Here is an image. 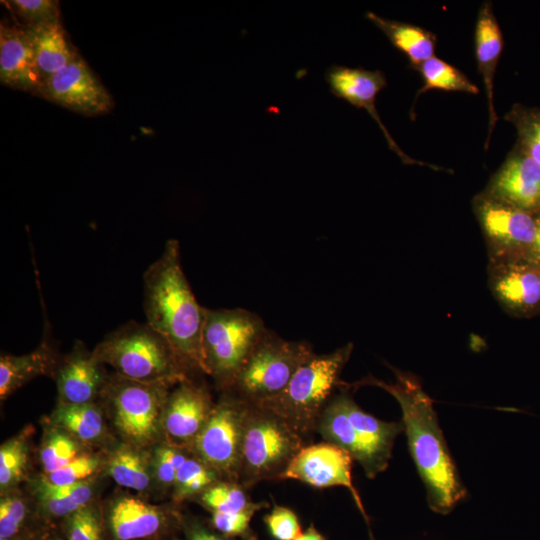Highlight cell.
<instances>
[{"label":"cell","instance_id":"cell-1","mask_svg":"<svg viewBox=\"0 0 540 540\" xmlns=\"http://www.w3.org/2000/svg\"><path fill=\"white\" fill-rule=\"evenodd\" d=\"M387 365L394 373L393 383L368 375L348 386H375L395 398L401 408L410 455L426 488L429 508L447 515L466 498L467 490L440 428L433 400L416 375Z\"/></svg>","mask_w":540,"mask_h":540},{"label":"cell","instance_id":"cell-2","mask_svg":"<svg viewBox=\"0 0 540 540\" xmlns=\"http://www.w3.org/2000/svg\"><path fill=\"white\" fill-rule=\"evenodd\" d=\"M143 281L147 323L169 342L190 372L207 374L202 353L205 308L197 302L183 272L177 240L166 242Z\"/></svg>","mask_w":540,"mask_h":540},{"label":"cell","instance_id":"cell-3","mask_svg":"<svg viewBox=\"0 0 540 540\" xmlns=\"http://www.w3.org/2000/svg\"><path fill=\"white\" fill-rule=\"evenodd\" d=\"M403 431L402 421H383L364 411L347 383L330 399L315 428L324 441L346 450L369 479L387 469L395 440Z\"/></svg>","mask_w":540,"mask_h":540},{"label":"cell","instance_id":"cell-4","mask_svg":"<svg viewBox=\"0 0 540 540\" xmlns=\"http://www.w3.org/2000/svg\"><path fill=\"white\" fill-rule=\"evenodd\" d=\"M93 353L116 374L137 382L174 385L189 370L169 342L148 323L129 321L100 342Z\"/></svg>","mask_w":540,"mask_h":540},{"label":"cell","instance_id":"cell-5","mask_svg":"<svg viewBox=\"0 0 540 540\" xmlns=\"http://www.w3.org/2000/svg\"><path fill=\"white\" fill-rule=\"evenodd\" d=\"M352 351L353 343H347L330 353H314L280 394L256 405L280 416L306 440L335 391L346 385L340 376Z\"/></svg>","mask_w":540,"mask_h":540},{"label":"cell","instance_id":"cell-6","mask_svg":"<svg viewBox=\"0 0 540 540\" xmlns=\"http://www.w3.org/2000/svg\"><path fill=\"white\" fill-rule=\"evenodd\" d=\"M262 318L243 308H205L202 353L207 375L222 390L234 383L250 353L267 332Z\"/></svg>","mask_w":540,"mask_h":540},{"label":"cell","instance_id":"cell-7","mask_svg":"<svg viewBox=\"0 0 540 540\" xmlns=\"http://www.w3.org/2000/svg\"><path fill=\"white\" fill-rule=\"evenodd\" d=\"M305 445V439L280 416L248 403L239 483L249 489L265 480L280 479Z\"/></svg>","mask_w":540,"mask_h":540},{"label":"cell","instance_id":"cell-8","mask_svg":"<svg viewBox=\"0 0 540 540\" xmlns=\"http://www.w3.org/2000/svg\"><path fill=\"white\" fill-rule=\"evenodd\" d=\"M314 353L308 342L285 340L268 329L226 391L251 404L267 401L285 389Z\"/></svg>","mask_w":540,"mask_h":540},{"label":"cell","instance_id":"cell-9","mask_svg":"<svg viewBox=\"0 0 540 540\" xmlns=\"http://www.w3.org/2000/svg\"><path fill=\"white\" fill-rule=\"evenodd\" d=\"M248 402L223 391L190 450L223 480L239 482Z\"/></svg>","mask_w":540,"mask_h":540},{"label":"cell","instance_id":"cell-10","mask_svg":"<svg viewBox=\"0 0 540 540\" xmlns=\"http://www.w3.org/2000/svg\"><path fill=\"white\" fill-rule=\"evenodd\" d=\"M169 387L137 382L117 374L106 383L103 391L113 405L115 424L132 444L145 446L160 435Z\"/></svg>","mask_w":540,"mask_h":540},{"label":"cell","instance_id":"cell-11","mask_svg":"<svg viewBox=\"0 0 540 540\" xmlns=\"http://www.w3.org/2000/svg\"><path fill=\"white\" fill-rule=\"evenodd\" d=\"M489 260L530 257L535 243L534 215L481 191L472 199Z\"/></svg>","mask_w":540,"mask_h":540},{"label":"cell","instance_id":"cell-12","mask_svg":"<svg viewBox=\"0 0 540 540\" xmlns=\"http://www.w3.org/2000/svg\"><path fill=\"white\" fill-rule=\"evenodd\" d=\"M354 459L343 448L323 441L306 444L295 455L279 480H296L316 489L346 488L369 526V517L353 484Z\"/></svg>","mask_w":540,"mask_h":540},{"label":"cell","instance_id":"cell-13","mask_svg":"<svg viewBox=\"0 0 540 540\" xmlns=\"http://www.w3.org/2000/svg\"><path fill=\"white\" fill-rule=\"evenodd\" d=\"M487 274L492 295L508 315L528 319L540 314V261L489 260Z\"/></svg>","mask_w":540,"mask_h":540},{"label":"cell","instance_id":"cell-14","mask_svg":"<svg viewBox=\"0 0 540 540\" xmlns=\"http://www.w3.org/2000/svg\"><path fill=\"white\" fill-rule=\"evenodd\" d=\"M39 95L87 116L106 114L114 105L110 92L79 54L44 81Z\"/></svg>","mask_w":540,"mask_h":540},{"label":"cell","instance_id":"cell-15","mask_svg":"<svg viewBox=\"0 0 540 540\" xmlns=\"http://www.w3.org/2000/svg\"><path fill=\"white\" fill-rule=\"evenodd\" d=\"M106 540H162L181 529L182 517L134 497H119L103 511Z\"/></svg>","mask_w":540,"mask_h":540},{"label":"cell","instance_id":"cell-16","mask_svg":"<svg viewBox=\"0 0 540 540\" xmlns=\"http://www.w3.org/2000/svg\"><path fill=\"white\" fill-rule=\"evenodd\" d=\"M325 80L334 96L369 113L383 132L389 148L397 154L404 164H417L436 170L441 169L413 159L404 153L383 124L375 105L377 95L387 86L386 76L381 70H368L362 67L351 68L333 64L326 70Z\"/></svg>","mask_w":540,"mask_h":540},{"label":"cell","instance_id":"cell-17","mask_svg":"<svg viewBox=\"0 0 540 540\" xmlns=\"http://www.w3.org/2000/svg\"><path fill=\"white\" fill-rule=\"evenodd\" d=\"M177 385L168 394L162 430L168 443L190 449L207 422L214 404L206 388L189 377Z\"/></svg>","mask_w":540,"mask_h":540},{"label":"cell","instance_id":"cell-18","mask_svg":"<svg viewBox=\"0 0 540 540\" xmlns=\"http://www.w3.org/2000/svg\"><path fill=\"white\" fill-rule=\"evenodd\" d=\"M483 192L535 214L540 211V165L515 144Z\"/></svg>","mask_w":540,"mask_h":540},{"label":"cell","instance_id":"cell-19","mask_svg":"<svg viewBox=\"0 0 540 540\" xmlns=\"http://www.w3.org/2000/svg\"><path fill=\"white\" fill-rule=\"evenodd\" d=\"M0 81L13 89L40 94L43 81L24 26H0Z\"/></svg>","mask_w":540,"mask_h":540},{"label":"cell","instance_id":"cell-20","mask_svg":"<svg viewBox=\"0 0 540 540\" xmlns=\"http://www.w3.org/2000/svg\"><path fill=\"white\" fill-rule=\"evenodd\" d=\"M102 364L93 352H87L81 343H77L56 372L61 403H92L107 383Z\"/></svg>","mask_w":540,"mask_h":540},{"label":"cell","instance_id":"cell-21","mask_svg":"<svg viewBox=\"0 0 540 540\" xmlns=\"http://www.w3.org/2000/svg\"><path fill=\"white\" fill-rule=\"evenodd\" d=\"M503 47V34L493 12L492 3L485 1L479 8L475 26V55L487 98L488 132L484 146L486 150L498 120L494 105V78Z\"/></svg>","mask_w":540,"mask_h":540},{"label":"cell","instance_id":"cell-22","mask_svg":"<svg viewBox=\"0 0 540 540\" xmlns=\"http://www.w3.org/2000/svg\"><path fill=\"white\" fill-rule=\"evenodd\" d=\"M25 29L43 83L51 75L71 63L78 55L61 22L25 27Z\"/></svg>","mask_w":540,"mask_h":540},{"label":"cell","instance_id":"cell-23","mask_svg":"<svg viewBox=\"0 0 540 540\" xmlns=\"http://www.w3.org/2000/svg\"><path fill=\"white\" fill-rule=\"evenodd\" d=\"M35 487L38 518L42 523L55 525L79 509L91 504L94 490L89 481L58 486L41 479Z\"/></svg>","mask_w":540,"mask_h":540},{"label":"cell","instance_id":"cell-24","mask_svg":"<svg viewBox=\"0 0 540 540\" xmlns=\"http://www.w3.org/2000/svg\"><path fill=\"white\" fill-rule=\"evenodd\" d=\"M365 17L384 33L396 49L405 54L412 69L435 56L437 38L431 31L386 19L370 11L365 13Z\"/></svg>","mask_w":540,"mask_h":540},{"label":"cell","instance_id":"cell-25","mask_svg":"<svg viewBox=\"0 0 540 540\" xmlns=\"http://www.w3.org/2000/svg\"><path fill=\"white\" fill-rule=\"evenodd\" d=\"M55 365L51 348L42 342L28 354L16 356L2 354L0 358V398L10 394L31 379L50 372Z\"/></svg>","mask_w":540,"mask_h":540},{"label":"cell","instance_id":"cell-26","mask_svg":"<svg viewBox=\"0 0 540 540\" xmlns=\"http://www.w3.org/2000/svg\"><path fill=\"white\" fill-rule=\"evenodd\" d=\"M52 421L59 429L83 442H94L104 432L103 416L93 403H61L53 412Z\"/></svg>","mask_w":540,"mask_h":540},{"label":"cell","instance_id":"cell-27","mask_svg":"<svg viewBox=\"0 0 540 540\" xmlns=\"http://www.w3.org/2000/svg\"><path fill=\"white\" fill-rule=\"evenodd\" d=\"M239 482L219 480L207 488L200 496V503L209 512L239 513L260 511L268 507V502H254Z\"/></svg>","mask_w":540,"mask_h":540},{"label":"cell","instance_id":"cell-28","mask_svg":"<svg viewBox=\"0 0 540 540\" xmlns=\"http://www.w3.org/2000/svg\"><path fill=\"white\" fill-rule=\"evenodd\" d=\"M414 70L421 74L423 80V85L418 90L415 101L421 94L432 89L473 95L479 93V88L463 72L436 56L426 60Z\"/></svg>","mask_w":540,"mask_h":540},{"label":"cell","instance_id":"cell-29","mask_svg":"<svg viewBox=\"0 0 540 540\" xmlns=\"http://www.w3.org/2000/svg\"><path fill=\"white\" fill-rule=\"evenodd\" d=\"M108 471L117 484L136 491L147 489L151 479L144 457L128 446L114 451Z\"/></svg>","mask_w":540,"mask_h":540},{"label":"cell","instance_id":"cell-30","mask_svg":"<svg viewBox=\"0 0 540 540\" xmlns=\"http://www.w3.org/2000/svg\"><path fill=\"white\" fill-rule=\"evenodd\" d=\"M221 476L194 454L188 457L179 469L173 486V499L180 503L188 498L201 495Z\"/></svg>","mask_w":540,"mask_h":540},{"label":"cell","instance_id":"cell-31","mask_svg":"<svg viewBox=\"0 0 540 540\" xmlns=\"http://www.w3.org/2000/svg\"><path fill=\"white\" fill-rule=\"evenodd\" d=\"M503 119L516 128V145L540 165V107L515 103Z\"/></svg>","mask_w":540,"mask_h":540},{"label":"cell","instance_id":"cell-32","mask_svg":"<svg viewBox=\"0 0 540 540\" xmlns=\"http://www.w3.org/2000/svg\"><path fill=\"white\" fill-rule=\"evenodd\" d=\"M33 524L31 510L20 496H2L0 500V537L24 540L39 525Z\"/></svg>","mask_w":540,"mask_h":540},{"label":"cell","instance_id":"cell-33","mask_svg":"<svg viewBox=\"0 0 540 540\" xmlns=\"http://www.w3.org/2000/svg\"><path fill=\"white\" fill-rule=\"evenodd\" d=\"M63 540H106L103 512L89 504L59 524Z\"/></svg>","mask_w":540,"mask_h":540},{"label":"cell","instance_id":"cell-34","mask_svg":"<svg viewBox=\"0 0 540 540\" xmlns=\"http://www.w3.org/2000/svg\"><path fill=\"white\" fill-rule=\"evenodd\" d=\"M27 441L18 435L3 443L0 448V486L6 490L18 483L27 465Z\"/></svg>","mask_w":540,"mask_h":540},{"label":"cell","instance_id":"cell-35","mask_svg":"<svg viewBox=\"0 0 540 540\" xmlns=\"http://www.w3.org/2000/svg\"><path fill=\"white\" fill-rule=\"evenodd\" d=\"M62 431L50 433L42 446L40 460L45 474L61 469L80 455L75 438Z\"/></svg>","mask_w":540,"mask_h":540},{"label":"cell","instance_id":"cell-36","mask_svg":"<svg viewBox=\"0 0 540 540\" xmlns=\"http://www.w3.org/2000/svg\"><path fill=\"white\" fill-rule=\"evenodd\" d=\"M25 27L60 23V3L57 0L5 1Z\"/></svg>","mask_w":540,"mask_h":540},{"label":"cell","instance_id":"cell-37","mask_svg":"<svg viewBox=\"0 0 540 540\" xmlns=\"http://www.w3.org/2000/svg\"><path fill=\"white\" fill-rule=\"evenodd\" d=\"M190 455L185 448L163 443L157 447L153 459V468L158 482L165 487L174 486L179 469Z\"/></svg>","mask_w":540,"mask_h":540},{"label":"cell","instance_id":"cell-38","mask_svg":"<svg viewBox=\"0 0 540 540\" xmlns=\"http://www.w3.org/2000/svg\"><path fill=\"white\" fill-rule=\"evenodd\" d=\"M256 511L239 513L211 512L209 525L220 534L240 540H257L251 527V520Z\"/></svg>","mask_w":540,"mask_h":540},{"label":"cell","instance_id":"cell-39","mask_svg":"<svg viewBox=\"0 0 540 540\" xmlns=\"http://www.w3.org/2000/svg\"><path fill=\"white\" fill-rule=\"evenodd\" d=\"M99 465L97 457L81 454L61 469L45 474L42 479L58 486L73 485L87 481L98 470Z\"/></svg>","mask_w":540,"mask_h":540},{"label":"cell","instance_id":"cell-40","mask_svg":"<svg viewBox=\"0 0 540 540\" xmlns=\"http://www.w3.org/2000/svg\"><path fill=\"white\" fill-rule=\"evenodd\" d=\"M263 521L274 540H296L302 533L297 514L286 506L274 504Z\"/></svg>","mask_w":540,"mask_h":540},{"label":"cell","instance_id":"cell-41","mask_svg":"<svg viewBox=\"0 0 540 540\" xmlns=\"http://www.w3.org/2000/svg\"><path fill=\"white\" fill-rule=\"evenodd\" d=\"M183 540H236L226 537L196 518H182Z\"/></svg>","mask_w":540,"mask_h":540},{"label":"cell","instance_id":"cell-42","mask_svg":"<svg viewBox=\"0 0 540 540\" xmlns=\"http://www.w3.org/2000/svg\"><path fill=\"white\" fill-rule=\"evenodd\" d=\"M24 540H63V538L58 525L41 523Z\"/></svg>","mask_w":540,"mask_h":540},{"label":"cell","instance_id":"cell-43","mask_svg":"<svg viewBox=\"0 0 540 540\" xmlns=\"http://www.w3.org/2000/svg\"><path fill=\"white\" fill-rule=\"evenodd\" d=\"M296 540H326V538L321 532H319L314 524H311L306 528L305 531H302Z\"/></svg>","mask_w":540,"mask_h":540},{"label":"cell","instance_id":"cell-44","mask_svg":"<svg viewBox=\"0 0 540 540\" xmlns=\"http://www.w3.org/2000/svg\"><path fill=\"white\" fill-rule=\"evenodd\" d=\"M533 215L536 226V236L531 258L540 261V211Z\"/></svg>","mask_w":540,"mask_h":540},{"label":"cell","instance_id":"cell-45","mask_svg":"<svg viewBox=\"0 0 540 540\" xmlns=\"http://www.w3.org/2000/svg\"><path fill=\"white\" fill-rule=\"evenodd\" d=\"M0 540H17V539H12V538H1V537H0Z\"/></svg>","mask_w":540,"mask_h":540},{"label":"cell","instance_id":"cell-46","mask_svg":"<svg viewBox=\"0 0 540 540\" xmlns=\"http://www.w3.org/2000/svg\"><path fill=\"white\" fill-rule=\"evenodd\" d=\"M369 540H377L376 538H374L370 532V536H369Z\"/></svg>","mask_w":540,"mask_h":540}]
</instances>
